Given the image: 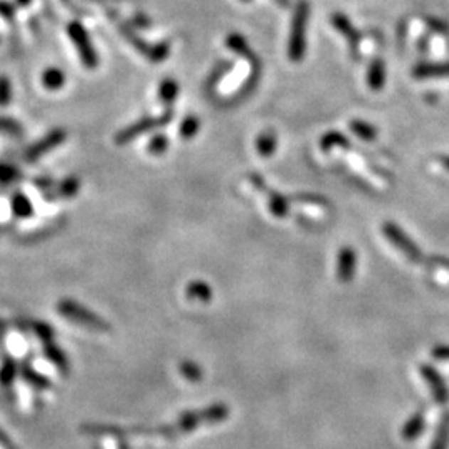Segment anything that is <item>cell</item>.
Instances as JSON below:
<instances>
[{"mask_svg": "<svg viewBox=\"0 0 449 449\" xmlns=\"http://www.w3.org/2000/svg\"><path fill=\"white\" fill-rule=\"evenodd\" d=\"M310 19V4L307 0H300L295 9L293 21H291V32L288 41V58L291 62H302L307 53V27Z\"/></svg>", "mask_w": 449, "mask_h": 449, "instance_id": "1", "label": "cell"}, {"mask_svg": "<svg viewBox=\"0 0 449 449\" xmlns=\"http://www.w3.org/2000/svg\"><path fill=\"white\" fill-rule=\"evenodd\" d=\"M58 312L73 323L83 324V327L87 328L97 329V332H110V324H108L105 319L100 318L95 313H92L90 310L83 308L82 305L70 302V300H63V302L58 303Z\"/></svg>", "mask_w": 449, "mask_h": 449, "instance_id": "2", "label": "cell"}, {"mask_svg": "<svg viewBox=\"0 0 449 449\" xmlns=\"http://www.w3.org/2000/svg\"><path fill=\"white\" fill-rule=\"evenodd\" d=\"M67 32H68V37H70L72 43L77 48L78 57H80L83 65H85L87 68H90V70L97 68L98 56H97L95 47H93V43L90 41V37H88L85 27H83L78 21H73V22L68 23Z\"/></svg>", "mask_w": 449, "mask_h": 449, "instance_id": "3", "label": "cell"}, {"mask_svg": "<svg viewBox=\"0 0 449 449\" xmlns=\"http://www.w3.org/2000/svg\"><path fill=\"white\" fill-rule=\"evenodd\" d=\"M383 231L386 235V238L391 241V243L396 246V248L401 251V253L406 256L408 260L414 261V263H421L423 261V253L421 250L418 248V245L414 243L411 238H408L406 233L399 228L398 225L394 223H384Z\"/></svg>", "mask_w": 449, "mask_h": 449, "instance_id": "4", "label": "cell"}, {"mask_svg": "<svg viewBox=\"0 0 449 449\" xmlns=\"http://www.w3.org/2000/svg\"><path fill=\"white\" fill-rule=\"evenodd\" d=\"M170 120H171V112H167L165 115H162V117L142 118V120H138L137 123H133V125L123 128L120 133H117L115 143H118V145H125V143L135 140V138L140 137L142 133L152 130V128L164 127Z\"/></svg>", "mask_w": 449, "mask_h": 449, "instance_id": "5", "label": "cell"}, {"mask_svg": "<svg viewBox=\"0 0 449 449\" xmlns=\"http://www.w3.org/2000/svg\"><path fill=\"white\" fill-rule=\"evenodd\" d=\"M67 140V132L62 130V128H57V130H52L51 133H47L46 137L42 138L41 142H37L36 145H32L27 150L26 159L27 162H36L43 157L48 152H52L53 148H57L60 143Z\"/></svg>", "mask_w": 449, "mask_h": 449, "instance_id": "6", "label": "cell"}, {"mask_svg": "<svg viewBox=\"0 0 449 449\" xmlns=\"http://www.w3.org/2000/svg\"><path fill=\"white\" fill-rule=\"evenodd\" d=\"M419 371H421V376L426 379V383L429 384V389H431L434 401H436L438 404H446L449 401V391H448L446 384H444V379L439 376L436 369L428 366V364H424V366L419 368Z\"/></svg>", "mask_w": 449, "mask_h": 449, "instance_id": "7", "label": "cell"}, {"mask_svg": "<svg viewBox=\"0 0 449 449\" xmlns=\"http://www.w3.org/2000/svg\"><path fill=\"white\" fill-rule=\"evenodd\" d=\"M356 263H358V256L354 253L353 248H342L338 255V280L342 283H349L353 280L354 271H356Z\"/></svg>", "mask_w": 449, "mask_h": 449, "instance_id": "8", "label": "cell"}, {"mask_svg": "<svg viewBox=\"0 0 449 449\" xmlns=\"http://www.w3.org/2000/svg\"><path fill=\"white\" fill-rule=\"evenodd\" d=\"M413 77L418 78V80L434 77H449V62L418 63V65L413 68Z\"/></svg>", "mask_w": 449, "mask_h": 449, "instance_id": "9", "label": "cell"}, {"mask_svg": "<svg viewBox=\"0 0 449 449\" xmlns=\"http://www.w3.org/2000/svg\"><path fill=\"white\" fill-rule=\"evenodd\" d=\"M332 22H333L334 28H337V31H338L339 33H343V36L348 38L349 47H352L353 53L358 52L359 33L356 32V28H354V27L352 26V22L348 21V17H344L343 14H338V12H337V14H333V16H332Z\"/></svg>", "mask_w": 449, "mask_h": 449, "instance_id": "10", "label": "cell"}, {"mask_svg": "<svg viewBox=\"0 0 449 449\" xmlns=\"http://www.w3.org/2000/svg\"><path fill=\"white\" fill-rule=\"evenodd\" d=\"M366 82H368V87L374 92L381 90V88L384 87V82H386V68H384L383 60L376 58V60L371 62V65H369L368 68Z\"/></svg>", "mask_w": 449, "mask_h": 449, "instance_id": "11", "label": "cell"}, {"mask_svg": "<svg viewBox=\"0 0 449 449\" xmlns=\"http://www.w3.org/2000/svg\"><path fill=\"white\" fill-rule=\"evenodd\" d=\"M42 85L51 92L60 90V88L65 85V73L57 67H48L47 70L42 73Z\"/></svg>", "mask_w": 449, "mask_h": 449, "instance_id": "12", "label": "cell"}, {"mask_svg": "<svg viewBox=\"0 0 449 449\" xmlns=\"http://www.w3.org/2000/svg\"><path fill=\"white\" fill-rule=\"evenodd\" d=\"M276 145H278V137L275 132H263L256 138V152L260 157H271L275 154Z\"/></svg>", "mask_w": 449, "mask_h": 449, "instance_id": "13", "label": "cell"}, {"mask_svg": "<svg viewBox=\"0 0 449 449\" xmlns=\"http://www.w3.org/2000/svg\"><path fill=\"white\" fill-rule=\"evenodd\" d=\"M201 423H205L204 416H201V411H190V413L181 414V416L179 418V421H176V424H174V426L176 429V433H190L199 428Z\"/></svg>", "mask_w": 449, "mask_h": 449, "instance_id": "14", "label": "cell"}, {"mask_svg": "<svg viewBox=\"0 0 449 449\" xmlns=\"http://www.w3.org/2000/svg\"><path fill=\"white\" fill-rule=\"evenodd\" d=\"M186 298L189 300H199V302H211L213 298V291L204 281H194L186 288Z\"/></svg>", "mask_w": 449, "mask_h": 449, "instance_id": "15", "label": "cell"}, {"mask_svg": "<svg viewBox=\"0 0 449 449\" xmlns=\"http://www.w3.org/2000/svg\"><path fill=\"white\" fill-rule=\"evenodd\" d=\"M424 423H426L424 421V414L421 411H418L406 424H404L403 438L406 439V441H414V439L423 433Z\"/></svg>", "mask_w": 449, "mask_h": 449, "instance_id": "16", "label": "cell"}, {"mask_svg": "<svg viewBox=\"0 0 449 449\" xmlns=\"http://www.w3.org/2000/svg\"><path fill=\"white\" fill-rule=\"evenodd\" d=\"M43 349H46V354L47 358L51 359V361L56 364V366L60 369V371L67 373L68 371V361H67V356L63 354V352L58 347H56L52 342H47L46 347H43Z\"/></svg>", "mask_w": 449, "mask_h": 449, "instance_id": "17", "label": "cell"}, {"mask_svg": "<svg viewBox=\"0 0 449 449\" xmlns=\"http://www.w3.org/2000/svg\"><path fill=\"white\" fill-rule=\"evenodd\" d=\"M349 128H352V132L354 133V135L361 138V140L373 142V140H376V137H378L376 128H374L371 123H368V122L353 120L352 123H349Z\"/></svg>", "mask_w": 449, "mask_h": 449, "instance_id": "18", "label": "cell"}, {"mask_svg": "<svg viewBox=\"0 0 449 449\" xmlns=\"http://www.w3.org/2000/svg\"><path fill=\"white\" fill-rule=\"evenodd\" d=\"M179 92H180V87H179V83L174 80V78H165V80L160 83V88H159L160 100L167 103V105H171V103L176 100V97H179Z\"/></svg>", "mask_w": 449, "mask_h": 449, "instance_id": "19", "label": "cell"}, {"mask_svg": "<svg viewBox=\"0 0 449 449\" xmlns=\"http://www.w3.org/2000/svg\"><path fill=\"white\" fill-rule=\"evenodd\" d=\"M449 446V413H446L439 423L431 449H448Z\"/></svg>", "mask_w": 449, "mask_h": 449, "instance_id": "20", "label": "cell"}, {"mask_svg": "<svg viewBox=\"0 0 449 449\" xmlns=\"http://www.w3.org/2000/svg\"><path fill=\"white\" fill-rule=\"evenodd\" d=\"M205 423H221L228 418V406L226 404H213L201 411Z\"/></svg>", "mask_w": 449, "mask_h": 449, "instance_id": "21", "label": "cell"}, {"mask_svg": "<svg viewBox=\"0 0 449 449\" xmlns=\"http://www.w3.org/2000/svg\"><path fill=\"white\" fill-rule=\"evenodd\" d=\"M12 210H14V213L19 216V218H28V216H32V213H33L32 204L28 201L27 196L22 195V194L14 195Z\"/></svg>", "mask_w": 449, "mask_h": 449, "instance_id": "22", "label": "cell"}, {"mask_svg": "<svg viewBox=\"0 0 449 449\" xmlns=\"http://www.w3.org/2000/svg\"><path fill=\"white\" fill-rule=\"evenodd\" d=\"M319 145H322L323 152H329V150H333L334 147H348L349 142H348V138L343 135V133L328 132L327 135L322 138Z\"/></svg>", "mask_w": 449, "mask_h": 449, "instance_id": "23", "label": "cell"}, {"mask_svg": "<svg viewBox=\"0 0 449 449\" xmlns=\"http://www.w3.org/2000/svg\"><path fill=\"white\" fill-rule=\"evenodd\" d=\"M270 210L271 213L278 218H283V216L288 215V200L285 196H281L280 194H275L271 191L270 194Z\"/></svg>", "mask_w": 449, "mask_h": 449, "instance_id": "24", "label": "cell"}, {"mask_svg": "<svg viewBox=\"0 0 449 449\" xmlns=\"http://www.w3.org/2000/svg\"><path fill=\"white\" fill-rule=\"evenodd\" d=\"M199 130H200V118L199 117L190 115L180 123V137L184 138V140H190V138H194L196 133H199Z\"/></svg>", "mask_w": 449, "mask_h": 449, "instance_id": "25", "label": "cell"}, {"mask_svg": "<svg viewBox=\"0 0 449 449\" xmlns=\"http://www.w3.org/2000/svg\"><path fill=\"white\" fill-rule=\"evenodd\" d=\"M22 376L26 378V381L28 384H32L33 388L37 389H47L51 388V384H48V381L43 376H41L37 371H33V369L28 366V364H26V366H22Z\"/></svg>", "mask_w": 449, "mask_h": 449, "instance_id": "26", "label": "cell"}, {"mask_svg": "<svg viewBox=\"0 0 449 449\" xmlns=\"http://www.w3.org/2000/svg\"><path fill=\"white\" fill-rule=\"evenodd\" d=\"M16 374H17L16 363H14L11 358H7L6 361L2 363V366H0V384L7 388L9 384H12L14 379H16Z\"/></svg>", "mask_w": 449, "mask_h": 449, "instance_id": "27", "label": "cell"}, {"mask_svg": "<svg viewBox=\"0 0 449 449\" xmlns=\"http://www.w3.org/2000/svg\"><path fill=\"white\" fill-rule=\"evenodd\" d=\"M80 190V180L77 176H68L67 180H63V184L58 186V195L63 199H70V196L77 195Z\"/></svg>", "mask_w": 449, "mask_h": 449, "instance_id": "28", "label": "cell"}, {"mask_svg": "<svg viewBox=\"0 0 449 449\" xmlns=\"http://www.w3.org/2000/svg\"><path fill=\"white\" fill-rule=\"evenodd\" d=\"M180 373L181 376L189 379V381H201L204 374H201V369L199 364L191 363V361H184L180 364Z\"/></svg>", "mask_w": 449, "mask_h": 449, "instance_id": "29", "label": "cell"}, {"mask_svg": "<svg viewBox=\"0 0 449 449\" xmlns=\"http://www.w3.org/2000/svg\"><path fill=\"white\" fill-rule=\"evenodd\" d=\"M12 80L7 75H0V107H7L12 102Z\"/></svg>", "mask_w": 449, "mask_h": 449, "instance_id": "30", "label": "cell"}, {"mask_svg": "<svg viewBox=\"0 0 449 449\" xmlns=\"http://www.w3.org/2000/svg\"><path fill=\"white\" fill-rule=\"evenodd\" d=\"M169 150V138L165 135H155L148 143V152L152 155H162Z\"/></svg>", "mask_w": 449, "mask_h": 449, "instance_id": "31", "label": "cell"}, {"mask_svg": "<svg viewBox=\"0 0 449 449\" xmlns=\"http://www.w3.org/2000/svg\"><path fill=\"white\" fill-rule=\"evenodd\" d=\"M170 53V42H160V43H155L154 47H152V53H150V60L152 62H164L167 57H169Z\"/></svg>", "mask_w": 449, "mask_h": 449, "instance_id": "32", "label": "cell"}, {"mask_svg": "<svg viewBox=\"0 0 449 449\" xmlns=\"http://www.w3.org/2000/svg\"><path fill=\"white\" fill-rule=\"evenodd\" d=\"M19 179V171L11 165L0 164V184H11Z\"/></svg>", "mask_w": 449, "mask_h": 449, "instance_id": "33", "label": "cell"}, {"mask_svg": "<svg viewBox=\"0 0 449 449\" xmlns=\"http://www.w3.org/2000/svg\"><path fill=\"white\" fill-rule=\"evenodd\" d=\"M33 332H36L37 337L41 338L43 343L52 342L53 329L48 327V324H46V323H36V324H33Z\"/></svg>", "mask_w": 449, "mask_h": 449, "instance_id": "34", "label": "cell"}, {"mask_svg": "<svg viewBox=\"0 0 449 449\" xmlns=\"http://www.w3.org/2000/svg\"><path fill=\"white\" fill-rule=\"evenodd\" d=\"M14 14H16V9L11 2L7 0H0V16L6 19H14Z\"/></svg>", "mask_w": 449, "mask_h": 449, "instance_id": "35", "label": "cell"}, {"mask_svg": "<svg viewBox=\"0 0 449 449\" xmlns=\"http://www.w3.org/2000/svg\"><path fill=\"white\" fill-rule=\"evenodd\" d=\"M433 358L439 361H449V347H438L433 349Z\"/></svg>", "mask_w": 449, "mask_h": 449, "instance_id": "36", "label": "cell"}, {"mask_svg": "<svg viewBox=\"0 0 449 449\" xmlns=\"http://www.w3.org/2000/svg\"><path fill=\"white\" fill-rule=\"evenodd\" d=\"M0 444H2V446H6V448H12L11 439H9L2 431H0Z\"/></svg>", "mask_w": 449, "mask_h": 449, "instance_id": "37", "label": "cell"}, {"mask_svg": "<svg viewBox=\"0 0 449 449\" xmlns=\"http://www.w3.org/2000/svg\"><path fill=\"white\" fill-rule=\"evenodd\" d=\"M438 162H439V164H441V167H443L444 170H448V171H449V157H448V155L439 157Z\"/></svg>", "mask_w": 449, "mask_h": 449, "instance_id": "38", "label": "cell"}, {"mask_svg": "<svg viewBox=\"0 0 449 449\" xmlns=\"http://www.w3.org/2000/svg\"><path fill=\"white\" fill-rule=\"evenodd\" d=\"M275 2H278L280 6H283V7H286V6H290V0H275Z\"/></svg>", "mask_w": 449, "mask_h": 449, "instance_id": "39", "label": "cell"}, {"mask_svg": "<svg viewBox=\"0 0 449 449\" xmlns=\"http://www.w3.org/2000/svg\"><path fill=\"white\" fill-rule=\"evenodd\" d=\"M19 2V6H23V7H27L28 4H31V0H17Z\"/></svg>", "mask_w": 449, "mask_h": 449, "instance_id": "40", "label": "cell"}, {"mask_svg": "<svg viewBox=\"0 0 449 449\" xmlns=\"http://www.w3.org/2000/svg\"><path fill=\"white\" fill-rule=\"evenodd\" d=\"M62 2H65V4H67V6L72 9V11H75V7H73V6H72V4H70V0H62Z\"/></svg>", "mask_w": 449, "mask_h": 449, "instance_id": "41", "label": "cell"}, {"mask_svg": "<svg viewBox=\"0 0 449 449\" xmlns=\"http://www.w3.org/2000/svg\"><path fill=\"white\" fill-rule=\"evenodd\" d=\"M243 2H248V0H243Z\"/></svg>", "mask_w": 449, "mask_h": 449, "instance_id": "42", "label": "cell"}]
</instances>
